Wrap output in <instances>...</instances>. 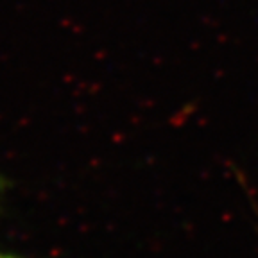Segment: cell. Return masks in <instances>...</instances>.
I'll return each instance as SVG.
<instances>
[{
    "instance_id": "obj_1",
    "label": "cell",
    "mask_w": 258,
    "mask_h": 258,
    "mask_svg": "<svg viewBox=\"0 0 258 258\" xmlns=\"http://www.w3.org/2000/svg\"><path fill=\"white\" fill-rule=\"evenodd\" d=\"M0 258H16V256H11V254H4V253H0Z\"/></svg>"
}]
</instances>
